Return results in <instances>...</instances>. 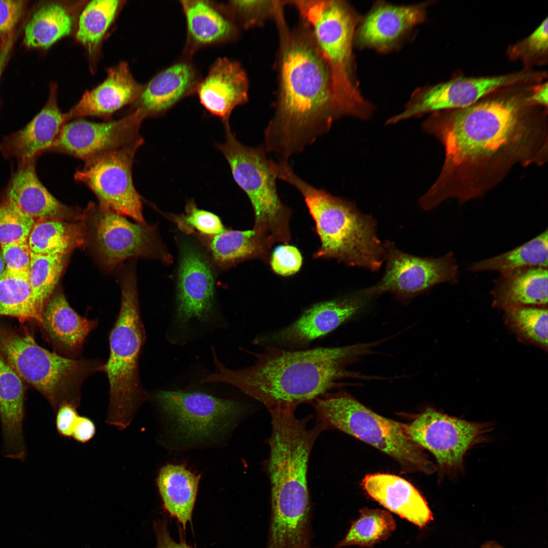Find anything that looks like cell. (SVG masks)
<instances>
[{
	"mask_svg": "<svg viewBox=\"0 0 548 548\" xmlns=\"http://www.w3.org/2000/svg\"><path fill=\"white\" fill-rule=\"evenodd\" d=\"M15 36L5 43H0V82L13 49Z\"/></svg>",
	"mask_w": 548,
	"mask_h": 548,
	"instance_id": "f907efd6",
	"label": "cell"
},
{
	"mask_svg": "<svg viewBox=\"0 0 548 548\" xmlns=\"http://www.w3.org/2000/svg\"><path fill=\"white\" fill-rule=\"evenodd\" d=\"M97 322L78 314L64 295L58 292L46 304L41 325L58 354L77 359L80 358L86 338Z\"/></svg>",
	"mask_w": 548,
	"mask_h": 548,
	"instance_id": "4316f807",
	"label": "cell"
},
{
	"mask_svg": "<svg viewBox=\"0 0 548 548\" xmlns=\"http://www.w3.org/2000/svg\"><path fill=\"white\" fill-rule=\"evenodd\" d=\"M278 179L296 188L313 218L321 246L316 259H333L351 266L379 270L385 258L373 218L352 202L316 188L300 178L288 161H277Z\"/></svg>",
	"mask_w": 548,
	"mask_h": 548,
	"instance_id": "277c9868",
	"label": "cell"
},
{
	"mask_svg": "<svg viewBox=\"0 0 548 548\" xmlns=\"http://www.w3.org/2000/svg\"><path fill=\"white\" fill-rule=\"evenodd\" d=\"M90 207L94 242L106 265L113 267L131 257L159 256L153 228L100 206Z\"/></svg>",
	"mask_w": 548,
	"mask_h": 548,
	"instance_id": "2e32d148",
	"label": "cell"
},
{
	"mask_svg": "<svg viewBox=\"0 0 548 548\" xmlns=\"http://www.w3.org/2000/svg\"><path fill=\"white\" fill-rule=\"evenodd\" d=\"M172 219L180 229L188 233L212 236L225 230L218 216L198 208L192 202L187 204L184 214L174 216Z\"/></svg>",
	"mask_w": 548,
	"mask_h": 548,
	"instance_id": "7bdbcfd3",
	"label": "cell"
},
{
	"mask_svg": "<svg viewBox=\"0 0 548 548\" xmlns=\"http://www.w3.org/2000/svg\"><path fill=\"white\" fill-rule=\"evenodd\" d=\"M249 85L247 73L239 62L219 57L199 81L195 93L206 110L226 125L234 109L248 102Z\"/></svg>",
	"mask_w": 548,
	"mask_h": 548,
	"instance_id": "7402d4cb",
	"label": "cell"
},
{
	"mask_svg": "<svg viewBox=\"0 0 548 548\" xmlns=\"http://www.w3.org/2000/svg\"><path fill=\"white\" fill-rule=\"evenodd\" d=\"M508 320L522 336L547 345V310L539 306H518L506 309Z\"/></svg>",
	"mask_w": 548,
	"mask_h": 548,
	"instance_id": "f35d334b",
	"label": "cell"
},
{
	"mask_svg": "<svg viewBox=\"0 0 548 548\" xmlns=\"http://www.w3.org/2000/svg\"><path fill=\"white\" fill-rule=\"evenodd\" d=\"M548 231L546 229L530 241L500 255L476 262L472 271L496 270L501 273L528 267H547Z\"/></svg>",
	"mask_w": 548,
	"mask_h": 548,
	"instance_id": "e575fe53",
	"label": "cell"
},
{
	"mask_svg": "<svg viewBox=\"0 0 548 548\" xmlns=\"http://www.w3.org/2000/svg\"><path fill=\"white\" fill-rule=\"evenodd\" d=\"M29 1L0 0V43L16 36V28L26 14Z\"/></svg>",
	"mask_w": 548,
	"mask_h": 548,
	"instance_id": "ee69618b",
	"label": "cell"
},
{
	"mask_svg": "<svg viewBox=\"0 0 548 548\" xmlns=\"http://www.w3.org/2000/svg\"><path fill=\"white\" fill-rule=\"evenodd\" d=\"M82 221L36 220L28 238L31 252L67 256L85 243V228Z\"/></svg>",
	"mask_w": 548,
	"mask_h": 548,
	"instance_id": "d6a6232c",
	"label": "cell"
},
{
	"mask_svg": "<svg viewBox=\"0 0 548 548\" xmlns=\"http://www.w3.org/2000/svg\"><path fill=\"white\" fill-rule=\"evenodd\" d=\"M547 269L528 267L501 273L491 294L493 304L507 309L547 303Z\"/></svg>",
	"mask_w": 548,
	"mask_h": 548,
	"instance_id": "f1b7e54d",
	"label": "cell"
},
{
	"mask_svg": "<svg viewBox=\"0 0 548 548\" xmlns=\"http://www.w3.org/2000/svg\"><path fill=\"white\" fill-rule=\"evenodd\" d=\"M5 263L2 254L0 253V277L5 270Z\"/></svg>",
	"mask_w": 548,
	"mask_h": 548,
	"instance_id": "db71d44e",
	"label": "cell"
},
{
	"mask_svg": "<svg viewBox=\"0 0 548 548\" xmlns=\"http://www.w3.org/2000/svg\"><path fill=\"white\" fill-rule=\"evenodd\" d=\"M154 397L178 432L191 439L208 438L224 431L243 409L237 401L198 392L160 391Z\"/></svg>",
	"mask_w": 548,
	"mask_h": 548,
	"instance_id": "5bb4252c",
	"label": "cell"
},
{
	"mask_svg": "<svg viewBox=\"0 0 548 548\" xmlns=\"http://www.w3.org/2000/svg\"><path fill=\"white\" fill-rule=\"evenodd\" d=\"M186 25L184 49L190 58L199 49L237 40L241 28L224 4L211 1H180Z\"/></svg>",
	"mask_w": 548,
	"mask_h": 548,
	"instance_id": "603a6c76",
	"label": "cell"
},
{
	"mask_svg": "<svg viewBox=\"0 0 548 548\" xmlns=\"http://www.w3.org/2000/svg\"><path fill=\"white\" fill-rule=\"evenodd\" d=\"M386 266L382 278L363 291L369 297L391 293L403 300L436 285L455 282L458 266L452 253L439 258H424L404 253L394 243H384Z\"/></svg>",
	"mask_w": 548,
	"mask_h": 548,
	"instance_id": "4fadbf2b",
	"label": "cell"
},
{
	"mask_svg": "<svg viewBox=\"0 0 548 548\" xmlns=\"http://www.w3.org/2000/svg\"><path fill=\"white\" fill-rule=\"evenodd\" d=\"M531 100L541 107L547 108V82L534 86L530 96Z\"/></svg>",
	"mask_w": 548,
	"mask_h": 548,
	"instance_id": "816d5d0a",
	"label": "cell"
},
{
	"mask_svg": "<svg viewBox=\"0 0 548 548\" xmlns=\"http://www.w3.org/2000/svg\"><path fill=\"white\" fill-rule=\"evenodd\" d=\"M276 24L278 85L273 115L264 131L263 146L278 160L287 161L328 132L341 118L336 106L330 67L309 24L300 18L290 28L284 10Z\"/></svg>",
	"mask_w": 548,
	"mask_h": 548,
	"instance_id": "7a4b0ae2",
	"label": "cell"
},
{
	"mask_svg": "<svg viewBox=\"0 0 548 548\" xmlns=\"http://www.w3.org/2000/svg\"><path fill=\"white\" fill-rule=\"evenodd\" d=\"M36 220L7 199L0 202V244L28 241Z\"/></svg>",
	"mask_w": 548,
	"mask_h": 548,
	"instance_id": "60d3db41",
	"label": "cell"
},
{
	"mask_svg": "<svg viewBox=\"0 0 548 548\" xmlns=\"http://www.w3.org/2000/svg\"><path fill=\"white\" fill-rule=\"evenodd\" d=\"M1 246L5 268L16 272L28 274L31 251L28 241Z\"/></svg>",
	"mask_w": 548,
	"mask_h": 548,
	"instance_id": "bcb514c9",
	"label": "cell"
},
{
	"mask_svg": "<svg viewBox=\"0 0 548 548\" xmlns=\"http://www.w3.org/2000/svg\"><path fill=\"white\" fill-rule=\"evenodd\" d=\"M215 280L208 260L192 245L182 248L178 271L177 318L182 322L210 318L214 301Z\"/></svg>",
	"mask_w": 548,
	"mask_h": 548,
	"instance_id": "ffe728a7",
	"label": "cell"
},
{
	"mask_svg": "<svg viewBox=\"0 0 548 548\" xmlns=\"http://www.w3.org/2000/svg\"><path fill=\"white\" fill-rule=\"evenodd\" d=\"M362 486L379 504L421 528L433 520L425 498L402 477L387 473L370 474L363 479Z\"/></svg>",
	"mask_w": 548,
	"mask_h": 548,
	"instance_id": "484cf974",
	"label": "cell"
},
{
	"mask_svg": "<svg viewBox=\"0 0 548 548\" xmlns=\"http://www.w3.org/2000/svg\"><path fill=\"white\" fill-rule=\"evenodd\" d=\"M311 403L323 430H338L367 443L406 471L429 474L436 470L422 448L409 436L407 425L376 414L348 393L328 392Z\"/></svg>",
	"mask_w": 548,
	"mask_h": 548,
	"instance_id": "52a82bcc",
	"label": "cell"
},
{
	"mask_svg": "<svg viewBox=\"0 0 548 548\" xmlns=\"http://www.w3.org/2000/svg\"><path fill=\"white\" fill-rule=\"evenodd\" d=\"M200 478L181 465L167 464L158 473L157 485L163 507L184 529L191 520Z\"/></svg>",
	"mask_w": 548,
	"mask_h": 548,
	"instance_id": "1f68e13d",
	"label": "cell"
},
{
	"mask_svg": "<svg viewBox=\"0 0 548 548\" xmlns=\"http://www.w3.org/2000/svg\"><path fill=\"white\" fill-rule=\"evenodd\" d=\"M121 1L94 0L89 2L79 19L76 38L89 54H96L100 43L113 21Z\"/></svg>",
	"mask_w": 548,
	"mask_h": 548,
	"instance_id": "8d00e7d4",
	"label": "cell"
},
{
	"mask_svg": "<svg viewBox=\"0 0 548 548\" xmlns=\"http://www.w3.org/2000/svg\"><path fill=\"white\" fill-rule=\"evenodd\" d=\"M427 6L426 3L403 6L377 2L358 24L354 44L382 53L393 50L424 21Z\"/></svg>",
	"mask_w": 548,
	"mask_h": 548,
	"instance_id": "ac0fdd59",
	"label": "cell"
},
{
	"mask_svg": "<svg viewBox=\"0 0 548 548\" xmlns=\"http://www.w3.org/2000/svg\"><path fill=\"white\" fill-rule=\"evenodd\" d=\"M37 158L17 162L4 188L2 197L36 221H82L85 213L58 200L41 182L36 169Z\"/></svg>",
	"mask_w": 548,
	"mask_h": 548,
	"instance_id": "d6986e66",
	"label": "cell"
},
{
	"mask_svg": "<svg viewBox=\"0 0 548 548\" xmlns=\"http://www.w3.org/2000/svg\"><path fill=\"white\" fill-rule=\"evenodd\" d=\"M370 297L363 291L317 303L288 326L261 334L254 341L263 347L297 350L337 328L366 304Z\"/></svg>",
	"mask_w": 548,
	"mask_h": 548,
	"instance_id": "9a60e30c",
	"label": "cell"
},
{
	"mask_svg": "<svg viewBox=\"0 0 548 548\" xmlns=\"http://www.w3.org/2000/svg\"><path fill=\"white\" fill-rule=\"evenodd\" d=\"M145 338L135 276L129 272L122 282L120 309L110 333L109 356L103 369L109 384L106 423L119 430L130 425L147 398L139 371L140 355Z\"/></svg>",
	"mask_w": 548,
	"mask_h": 548,
	"instance_id": "8992f818",
	"label": "cell"
},
{
	"mask_svg": "<svg viewBox=\"0 0 548 548\" xmlns=\"http://www.w3.org/2000/svg\"><path fill=\"white\" fill-rule=\"evenodd\" d=\"M67 256H44L31 252L28 273L36 300L44 311L64 268Z\"/></svg>",
	"mask_w": 548,
	"mask_h": 548,
	"instance_id": "74e56055",
	"label": "cell"
},
{
	"mask_svg": "<svg viewBox=\"0 0 548 548\" xmlns=\"http://www.w3.org/2000/svg\"><path fill=\"white\" fill-rule=\"evenodd\" d=\"M225 127V141L217 147L227 159L234 180L250 201L255 217L253 229L271 247L275 244H288L292 211L278 194L275 160L268 157L263 144L245 146L236 138L229 124Z\"/></svg>",
	"mask_w": 548,
	"mask_h": 548,
	"instance_id": "9c48e42d",
	"label": "cell"
},
{
	"mask_svg": "<svg viewBox=\"0 0 548 548\" xmlns=\"http://www.w3.org/2000/svg\"><path fill=\"white\" fill-rule=\"evenodd\" d=\"M24 414L22 379L0 355V419L4 454L8 458L20 460L25 458Z\"/></svg>",
	"mask_w": 548,
	"mask_h": 548,
	"instance_id": "83f0119b",
	"label": "cell"
},
{
	"mask_svg": "<svg viewBox=\"0 0 548 548\" xmlns=\"http://www.w3.org/2000/svg\"><path fill=\"white\" fill-rule=\"evenodd\" d=\"M533 88L499 90L468 107L432 113L424 121L423 130L441 143L445 158L438 178L419 199L423 210L450 198L464 202L480 197L516 164L546 162L547 109L531 100Z\"/></svg>",
	"mask_w": 548,
	"mask_h": 548,
	"instance_id": "6da1fadb",
	"label": "cell"
},
{
	"mask_svg": "<svg viewBox=\"0 0 548 548\" xmlns=\"http://www.w3.org/2000/svg\"><path fill=\"white\" fill-rule=\"evenodd\" d=\"M143 142L140 137L86 160L85 166L77 170L75 179L92 190L100 206L147 225L141 197L132 177L134 157Z\"/></svg>",
	"mask_w": 548,
	"mask_h": 548,
	"instance_id": "30bf717a",
	"label": "cell"
},
{
	"mask_svg": "<svg viewBox=\"0 0 548 548\" xmlns=\"http://www.w3.org/2000/svg\"><path fill=\"white\" fill-rule=\"evenodd\" d=\"M490 430L487 423L472 422L427 408L407 425L412 439L430 452L445 472L463 467L467 451L484 438Z\"/></svg>",
	"mask_w": 548,
	"mask_h": 548,
	"instance_id": "7c38bea8",
	"label": "cell"
},
{
	"mask_svg": "<svg viewBox=\"0 0 548 548\" xmlns=\"http://www.w3.org/2000/svg\"><path fill=\"white\" fill-rule=\"evenodd\" d=\"M73 17L65 5L46 1L36 5L24 23L22 43L29 49L46 50L69 35Z\"/></svg>",
	"mask_w": 548,
	"mask_h": 548,
	"instance_id": "4dcf8cb0",
	"label": "cell"
},
{
	"mask_svg": "<svg viewBox=\"0 0 548 548\" xmlns=\"http://www.w3.org/2000/svg\"><path fill=\"white\" fill-rule=\"evenodd\" d=\"M373 347V343L307 350L264 347L263 351L254 354L252 365L236 370L226 367L213 352L216 372L200 383L236 387L269 412L296 409L299 404L311 402L340 386V380L354 377L346 366L369 353Z\"/></svg>",
	"mask_w": 548,
	"mask_h": 548,
	"instance_id": "3957f363",
	"label": "cell"
},
{
	"mask_svg": "<svg viewBox=\"0 0 548 548\" xmlns=\"http://www.w3.org/2000/svg\"><path fill=\"white\" fill-rule=\"evenodd\" d=\"M269 262L276 273L288 277L299 271L302 264V256L297 247L288 244H281L273 250Z\"/></svg>",
	"mask_w": 548,
	"mask_h": 548,
	"instance_id": "f6af8a7d",
	"label": "cell"
},
{
	"mask_svg": "<svg viewBox=\"0 0 548 548\" xmlns=\"http://www.w3.org/2000/svg\"><path fill=\"white\" fill-rule=\"evenodd\" d=\"M201 235L215 264L226 268L247 260L268 261L271 247L253 228L227 230L212 236Z\"/></svg>",
	"mask_w": 548,
	"mask_h": 548,
	"instance_id": "f546056e",
	"label": "cell"
},
{
	"mask_svg": "<svg viewBox=\"0 0 548 548\" xmlns=\"http://www.w3.org/2000/svg\"><path fill=\"white\" fill-rule=\"evenodd\" d=\"M154 529L157 539V548H192L183 542L174 541L170 536L165 522H155Z\"/></svg>",
	"mask_w": 548,
	"mask_h": 548,
	"instance_id": "681fc988",
	"label": "cell"
},
{
	"mask_svg": "<svg viewBox=\"0 0 548 548\" xmlns=\"http://www.w3.org/2000/svg\"><path fill=\"white\" fill-rule=\"evenodd\" d=\"M310 26L330 68L334 96L342 116L366 120L374 108L360 93L355 76L353 45L361 18L340 0L288 1Z\"/></svg>",
	"mask_w": 548,
	"mask_h": 548,
	"instance_id": "5b68a950",
	"label": "cell"
},
{
	"mask_svg": "<svg viewBox=\"0 0 548 548\" xmlns=\"http://www.w3.org/2000/svg\"><path fill=\"white\" fill-rule=\"evenodd\" d=\"M0 355L21 379L45 397L55 411L64 403L79 406L83 383L102 371L104 365L97 359L69 358L51 352L30 335L1 326Z\"/></svg>",
	"mask_w": 548,
	"mask_h": 548,
	"instance_id": "ba28073f",
	"label": "cell"
},
{
	"mask_svg": "<svg viewBox=\"0 0 548 548\" xmlns=\"http://www.w3.org/2000/svg\"><path fill=\"white\" fill-rule=\"evenodd\" d=\"M64 123V114L58 105L57 85L52 82L43 108L22 128L2 139L0 153L17 162L37 159L50 149Z\"/></svg>",
	"mask_w": 548,
	"mask_h": 548,
	"instance_id": "44dd1931",
	"label": "cell"
},
{
	"mask_svg": "<svg viewBox=\"0 0 548 548\" xmlns=\"http://www.w3.org/2000/svg\"><path fill=\"white\" fill-rule=\"evenodd\" d=\"M547 33V18H546L532 33L508 49V57L512 60H520L527 65L546 63Z\"/></svg>",
	"mask_w": 548,
	"mask_h": 548,
	"instance_id": "b9f144b4",
	"label": "cell"
},
{
	"mask_svg": "<svg viewBox=\"0 0 548 548\" xmlns=\"http://www.w3.org/2000/svg\"><path fill=\"white\" fill-rule=\"evenodd\" d=\"M532 72L495 77H458L446 82L416 89L400 113L389 118L386 124H394L429 113L468 107L500 89L540 79Z\"/></svg>",
	"mask_w": 548,
	"mask_h": 548,
	"instance_id": "8fae6325",
	"label": "cell"
},
{
	"mask_svg": "<svg viewBox=\"0 0 548 548\" xmlns=\"http://www.w3.org/2000/svg\"><path fill=\"white\" fill-rule=\"evenodd\" d=\"M200 80L194 65L186 57L156 74L136 100V109L145 118L164 114L183 98L195 93Z\"/></svg>",
	"mask_w": 548,
	"mask_h": 548,
	"instance_id": "cb8c5ba5",
	"label": "cell"
},
{
	"mask_svg": "<svg viewBox=\"0 0 548 548\" xmlns=\"http://www.w3.org/2000/svg\"><path fill=\"white\" fill-rule=\"evenodd\" d=\"M43 314L33 294L28 274L5 268L0 277V315L23 321L34 320L41 325Z\"/></svg>",
	"mask_w": 548,
	"mask_h": 548,
	"instance_id": "836d02e7",
	"label": "cell"
},
{
	"mask_svg": "<svg viewBox=\"0 0 548 548\" xmlns=\"http://www.w3.org/2000/svg\"><path fill=\"white\" fill-rule=\"evenodd\" d=\"M143 88L132 76L128 64L121 62L109 69L106 79L85 92L77 104L64 114L65 123L86 116H110L135 102Z\"/></svg>",
	"mask_w": 548,
	"mask_h": 548,
	"instance_id": "d4e9b609",
	"label": "cell"
},
{
	"mask_svg": "<svg viewBox=\"0 0 548 548\" xmlns=\"http://www.w3.org/2000/svg\"><path fill=\"white\" fill-rule=\"evenodd\" d=\"M78 407L74 404L64 403L60 405L56 410V430L63 438L70 439L72 437L74 427L79 415Z\"/></svg>",
	"mask_w": 548,
	"mask_h": 548,
	"instance_id": "7dc6e473",
	"label": "cell"
},
{
	"mask_svg": "<svg viewBox=\"0 0 548 548\" xmlns=\"http://www.w3.org/2000/svg\"><path fill=\"white\" fill-rule=\"evenodd\" d=\"M145 118L138 110L117 120L92 122L78 119L64 123L48 150L66 153L86 161L139 138Z\"/></svg>",
	"mask_w": 548,
	"mask_h": 548,
	"instance_id": "e0dca14e",
	"label": "cell"
},
{
	"mask_svg": "<svg viewBox=\"0 0 548 548\" xmlns=\"http://www.w3.org/2000/svg\"><path fill=\"white\" fill-rule=\"evenodd\" d=\"M96 427L93 421L86 416L79 415L75 424L72 437L77 442L85 443L95 435Z\"/></svg>",
	"mask_w": 548,
	"mask_h": 548,
	"instance_id": "c3c4849f",
	"label": "cell"
},
{
	"mask_svg": "<svg viewBox=\"0 0 548 548\" xmlns=\"http://www.w3.org/2000/svg\"><path fill=\"white\" fill-rule=\"evenodd\" d=\"M481 548H505L495 541H488L484 543Z\"/></svg>",
	"mask_w": 548,
	"mask_h": 548,
	"instance_id": "f5cc1de1",
	"label": "cell"
},
{
	"mask_svg": "<svg viewBox=\"0 0 548 548\" xmlns=\"http://www.w3.org/2000/svg\"><path fill=\"white\" fill-rule=\"evenodd\" d=\"M359 518L352 522L350 529L334 548L351 545L373 547L388 539L396 529L395 521L387 511L364 507Z\"/></svg>",
	"mask_w": 548,
	"mask_h": 548,
	"instance_id": "d590c367",
	"label": "cell"
},
{
	"mask_svg": "<svg viewBox=\"0 0 548 548\" xmlns=\"http://www.w3.org/2000/svg\"><path fill=\"white\" fill-rule=\"evenodd\" d=\"M241 29L262 27L274 20L279 10L288 1H230L225 4Z\"/></svg>",
	"mask_w": 548,
	"mask_h": 548,
	"instance_id": "ab89813d",
	"label": "cell"
}]
</instances>
